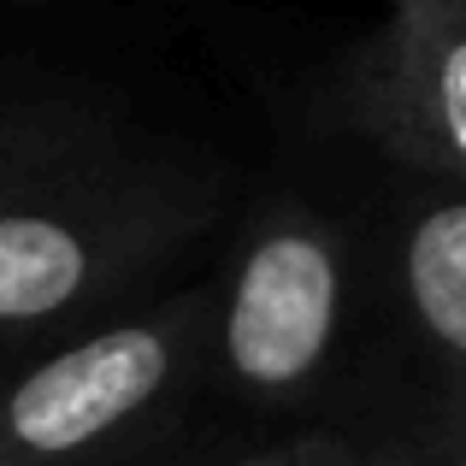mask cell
<instances>
[{"label":"cell","instance_id":"6da1fadb","mask_svg":"<svg viewBox=\"0 0 466 466\" xmlns=\"http://www.w3.org/2000/svg\"><path fill=\"white\" fill-rule=\"evenodd\" d=\"M230 171L125 142L0 195V354H35L106 319L225 218Z\"/></svg>","mask_w":466,"mask_h":466},{"label":"cell","instance_id":"7a4b0ae2","mask_svg":"<svg viewBox=\"0 0 466 466\" xmlns=\"http://www.w3.org/2000/svg\"><path fill=\"white\" fill-rule=\"evenodd\" d=\"M213 289H177L0 366V466H137L201 390Z\"/></svg>","mask_w":466,"mask_h":466},{"label":"cell","instance_id":"3957f363","mask_svg":"<svg viewBox=\"0 0 466 466\" xmlns=\"http://www.w3.org/2000/svg\"><path fill=\"white\" fill-rule=\"evenodd\" d=\"M354 301V242L325 207L266 195L213 284L201 384L248 408H301L325 390Z\"/></svg>","mask_w":466,"mask_h":466},{"label":"cell","instance_id":"277c9868","mask_svg":"<svg viewBox=\"0 0 466 466\" xmlns=\"http://www.w3.org/2000/svg\"><path fill=\"white\" fill-rule=\"evenodd\" d=\"M330 118L413 177L466 189V0H390L342 59Z\"/></svg>","mask_w":466,"mask_h":466},{"label":"cell","instance_id":"5b68a950","mask_svg":"<svg viewBox=\"0 0 466 466\" xmlns=\"http://www.w3.org/2000/svg\"><path fill=\"white\" fill-rule=\"evenodd\" d=\"M390 272L408 330L449 378H466V189L420 177L396 207Z\"/></svg>","mask_w":466,"mask_h":466},{"label":"cell","instance_id":"8992f818","mask_svg":"<svg viewBox=\"0 0 466 466\" xmlns=\"http://www.w3.org/2000/svg\"><path fill=\"white\" fill-rule=\"evenodd\" d=\"M113 125L71 95H0V195L113 148Z\"/></svg>","mask_w":466,"mask_h":466},{"label":"cell","instance_id":"52a82bcc","mask_svg":"<svg viewBox=\"0 0 466 466\" xmlns=\"http://www.w3.org/2000/svg\"><path fill=\"white\" fill-rule=\"evenodd\" d=\"M349 466H455V455H449L443 425H408V431H390V437H378V443H360V437H354Z\"/></svg>","mask_w":466,"mask_h":466},{"label":"cell","instance_id":"ba28073f","mask_svg":"<svg viewBox=\"0 0 466 466\" xmlns=\"http://www.w3.org/2000/svg\"><path fill=\"white\" fill-rule=\"evenodd\" d=\"M349 455H354V437L308 431V437H296V461H289V466H349Z\"/></svg>","mask_w":466,"mask_h":466},{"label":"cell","instance_id":"9c48e42d","mask_svg":"<svg viewBox=\"0 0 466 466\" xmlns=\"http://www.w3.org/2000/svg\"><path fill=\"white\" fill-rule=\"evenodd\" d=\"M449 455H455V466H466V378H455V413H449Z\"/></svg>","mask_w":466,"mask_h":466},{"label":"cell","instance_id":"30bf717a","mask_svg":"<svg viewBox=\"0 0 466 466\" xmlns=\"http://www.w3.org/2000/svg\"><path fill=\"white\" fill-rule=\"evenodd\" d=\"M289 461H296V437H289V443H272V449H254V455H237L225 466H289Z\"/></svg>","mask_w":466,"mask_h":466},{"label":"cell","instance_id":"8fae6325","mask_svg":"<svg viewBox=\"0 0 466 466\" xmlns=\"http://www.w3.org/2000/svg\"><path fill=\"white\" fill-rule=\"evenodd\" d=\"M6 360H18V354H0V366H6Z\"/></svg>","mask_w":466,"mask_h":466}]
</instances>
